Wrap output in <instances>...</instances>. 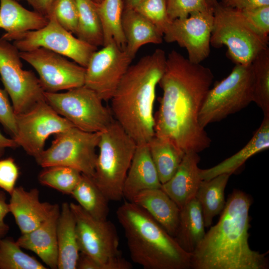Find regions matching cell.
<instances>
[{"instance_id": "60d3db41", "label": "cell", "mask_w": 269, "mask_h": 269, "mask_svg": "<svg viewBox=\"0 0 269 269\" xmlns=\"http://www.w3.org/2000/svg\"><path fill=\"white\" fill-rule=\"evenodd\" d=\"M0 123L12 136L16 133L15 114L5 90L0 89Z\"/></svg>"}, {"instance_id": "f6af8a7d", "label": "cell", "mask_w": 269, "mask_h": 269, "mask_svg": "<svg viewBox=\"0 0 269 269\" xmlns=\"http://www.w3.org/2000/svg\"><path fill=\"white\" fill-rule=\"evenodd\" d=\"M16 147H17V145L13 138H8L0 132V157L4 154L6 148Z\"/></svg>"}, {"instance_id": "c3c4849f", "label": "cell", "mask_w": 269, "mask_h": 269, "mask_svg": "<svg viewBox=\"0 0 269 269\" xmlns=\"http://www.w3.org/2000/svg\"><path fill=\"white\" fill-rule=\"evenodd\" d=\"M103 0H93L94 1H95L96 3H99L101 2Z\"/></svg>"}, {"instance_id": "8fae6325", "label": "cell", "mask_w": 269, "mask_h": 269, "mask_svg": "<svg viewBox=\"0 0 269 269\" xmlns=\"http://www.w3.org/2000/svg\"><path fill=\"white\" fill-rule=\"evenodd\" d=\"M16 133L13 137L17 146L36 158L44 149L49 136L74 127L59 115L45 101L36 103L28 111L15 115Z\"/></svg>"}, {"instance_id": "f35d334b", "label": "cell", "mask_w": 269, "mask_h": 269, "mask_svg": "<svg viewBox=\"0 0 269 269\" xmlns=\"http://www.w3.org/2000/svg\"><path fill=\"white\" fill-rule=\"evenodd\" d=\"M240 10L250 24L260 34L269 38V5Z\"/></svg>"}, {"instance_id": "ba28073f", "label": "cell", "mask_w": 269, "mask_h": 269, "mask_svg": "<svg viewBox=\"0 0 269 269\" xmlns=\"http://www.w3.org/2000/svg\"><path fill=\"white\" fill-rule=\"evenodd\" d=\"M48 104L75 127L99 133L114 120L111 110L93 90L83 85L64 93H44Z\"/></svg>"}, {"instance_id": "3957f363", "label": "cell", "mask_w": 269, "mask_h": 269, "mask_svg": "<svg viewBox=\"0 0 269 269\" xmlns=\"http://www.w3.org/2000/svg\"><path fill=\"white\" fill-rule=\"evenodd\" d=\"M165 51L156 49L130 65L110 99L113 117L137 144L154 135L156 88L163 74Z\"/></svg>"}, {"instance_id": "f907efd6", "label": "cell", "mask_w": 269, "mask_h": 269, "mask_svg": "<svg viewBox=\"0 0 269 269\" xmlns=\"http://www.w3.org/2000/svg\"></svg>"}, {"instance_id": "5b68a950", "label": "cell", "mask_w": 269, "mask_h": 269, "mask_svg": "<svg viewBox=\"0 0 269 269\" xmlns=\"http://www.w3.org/2000/svg\"><path fill=\"white\" fill-rule=\"evenodd\" d=\"M137 144L115 120L100 132L94 182L108 200L118 201Z\"/></svg>"}, {"instance_id": "4316f807", "label": "cell", "mask_w": 269, "mask_h": 269, "mask_svg": "<svg viewBox=\"0 0 269 269\" xmlns=\"http://www.w3.org/2000/svg\"><path fill=\"white\" fill-rule=\"evenodd\" d=\"M231 175L222 174L200 183L195 198L200 205L205 227L211 225L213 218L225 207V190Z\"/></svg>"}, {"instance_id": "ffe728a7", "label": "cell", "mask_w": 269, "mask_h": 269, "mask_svg": "<svg viewBox=\"0 0 269 269\" xmlns=\"http://www.w3.org/2000/svg\"><path fill=\"white\" fill-rule=\"evenodd\" d=\"M161 185L148 144H137L124 183L123 197L132 202L141 191L160 188Z\"/></svg>"}, {"instance_id": "8d00e7d4", "label": "cell", "mask_w": 269, "mask_h": 269, "mask_svg": "<svg viewBox=\"0 0 269 269\" xmlns=\"http://www.w3.org/2000/svg\"><path fill=\"white\" fill-rule=\"evenodd\" d=\"M166 3L168 16L171 21L186 17L193 12L213 9L207 0H166Z\"/></svg>"}, {"instance_id": "603a6c76", "label": "cell", "mask_w": 269, "mask_h": 269, "mask_svg": "<svg viewBox=\"0 0 269 269\" xmlns=\"http://www.w3.org/2000/svg\"><path fill=\"white\" fill-rule=\"evenodd\" d=\"M122 28L126 40L125 51L133 59L145 44L162 42L163 33L134 9L124 8Z\"/></svg>"}, {"instance_id": "d6986e66", "label": "cell", "mask_w": 269, "mask_h": 269, "mask_svg": "<svg viewBox=\"0 0 269 269\" xmlns=\"http://www.w3.org/2000/svg\"><path fill=\"white\" fill-rule=\"evenodd\" d=\"M200 159L197 152L185 153L174 175L161 185V188L180 209L195 198L202 180L198 167Z\"/></svg>"}, {"instance_id": "d4e9b609", "label": "cell", "mask_w": 269, "mask_h": 269, "mask_svg": "<svg viewBox=\"0 0 269 269\" xmlns=\"http://www.w3.org/2000/svg\"><path fill=\"white\" fill-rule=\"evenodd\" d=\"M58 269H76L79 257L76 220L70 204L61 206L57 224Z\"/></svg>"}, {"instance_id": "836d02e7", "label": "cell", "mask_w": 269, "mask_h": 269, "mask_svg": "<svg viewBox=\"0 0 269 269\" xmlns=\"http://www.w3.org/2000/svg\"><path fill=\"white\" fill-rule=\"evenodd\" d=\"M43 168L38 177L40 183L65 194L71 195L82 176L79 171L68 166L55 165Z\"/></svg>"}, {"instance_id": "ac0fdd59", "label": "cell", "mask_w": 269, "mask_h": 269, "mask_svg": "<svg viewBox=\"0 0 269 269\" xmlns=\"http://www.w3.org/2000/svg\"><path fill=\"white\" fill-rule=\"evenodd\" d=\"M60 207L55 204L47 219L33 230L21 235L16 241L22 248L34 253L52 269H58L57 224Z\"/></svg>"}, {"instance_id": "5bb4252c", "label": "cell", "mask_w": 269, "mask_h": 269, "mask_svg": "<svg viewBox=\"0 0 269 269\" xmlns=\"http://www.w3.org/2000/svg\"><path fill=\"white\" fill-rule=\"evenodd\" d=\"M69 204L76 220L80 252L100 262L121 256L119 238L113 223L93 217L78 204Z\"/></svg>"}, {"instance_id": "7a4b0ae2", "label": "cell", "mask_w": 269, "mask_h": 269, "mask_svg": "<svg viewBox=\"0 0 269 269\" xmlns=\"http://www.w3.org/2000/svg\"><path fill=\"white\" fill-rule=\"evenodd\" d=\"M250 196L234 189L217 223L210 228L191 255L194 269H267L266 255L249 244Z\"/></svg>"}, {"instance_id": "b9f144b4", "label": "cell", "mask_w": 269, "mask_h": 269, "mask_svg": "<svg viewBox=\"0 0 269 269\" xmlns=\"http://www.w3.org/2000/svg\"><path fill=\"white\" fill-rule=\"evenodd\" d=\"M224 6L245 10L269 5V0H223Z\"/></svg>"}, {"instance_id": "681fc988", "label": "cell", "mask_w": 269, "mask_h": 269, "mask_svg": "<svg viewBox=\"0 0 269 269\" xmlns=\"http://www.w3.org/2000/svg\"><path fill=\"white\" fill-rule=\"evenodd\" d=\"M16 0V1H20V0Z\"/></svg>"}, {"instance_id": "bcb514c9", "label": "cell", "mask_w": 269, "mask_h": 269, "mask_svg": "<svg viewBox=\"0 0 269 269\" xmlns=\"http://www.w3.org/2000/svg\"><path fill=\"white\" fill-rule=\"evenodd\" d=\"M143 0H123L124 8L134 9Z\"/></svg>"}, {"instance_id": "ee69618b", "label": "cell", "mask_w": 269, "mask_h": 269, "mask_svg": "<svg viewBox=\"0 0 269 269\" xmlns=\"http://www.w3.org/2000/svg\"><path fill=\"white\" fill-rule=\"evenodd\" d=\"M35 11L48 17L55 0H25Z\"/></svg>"}, {"instance_id": "44dd1931", "label": "cell", "mask_w": 269, "mask_h": 269, "mask_svg": "<svg viewBox=\"0 0 269 269\" xmlns=\"http://www.w3.org/2000/svg\"><path fill=\"white\" fill-rule=\"evenodd\" d=\"M48 21L47 17L27 9L15 0H0V28L6 32L1 39L13 41L21 34L42 28Z\"/></svg>"}, {"instance_id": "cb8c5ba5", "label": "cell", "mask_w": 269, "mask_h": 269, "mask_svg": "<svg viewBox=\"0 0 269 269\" xmlns=\"http://www.w3.org/2000/svg\"><path fill=\"white\" fill-rule=\"evenodd\" d=\"M269 147V116H264L259 128L239 151L214 166L200 169L201 179L209 180L222 174H232L253 155Z\"/></svg>"}, {"instance_id": "6da1fadb", "label": "cell", "mask_w": 269, "mask_h": 269, "mask_svg": "<svg viewBox=\"0 0 269 269\" xmlns=\"http://www.w3.org/2000/svg\"><path fill=\"white\" fill-rule=\"evenodd\" d=\"M213 78L210 68L171 51L159 83L163 93L154 115V135L169 139L184 153L209 147L211 140L199 115Z\"/></svg>"}, {"instance_id": "2e32d148", "label": "cell", "mask_w": 269, "mask_h": 269, "mask_svg": "<svg viewBox=\"0 0 269 269\" xmlns=\"http://www.w3.org/2000/svg\"><path fill=\"white\" fill-rule=\"evenodd\" d=\"M213 19V9L193 12L186 17L172 20L163 38L166 42H176L185 48L190 61L200 63L210 52Z\"/></svg>"}, {"instance_id": "d590c367", "label": "cell", "mask_w": 269, "mask_h": 269, "mask_svg": "<svg viewBox=\"0 0 269 269\" xmlns=\"http://www.w3.org/2000/svg\"><path fill=\"white\" fill-rule=\"evenodd\" d=\"M134 9L155 25L163 35L172 21L168 16L166 0H143Z\"/></svg>"}, {"instance_id": "7dc6e473", "label": "cell", "mask_w": 269, "mask_h": 269, "mask_svg": "<svg viewBox=\"0 0 269 269\" xmlns=\"http://www.w3.org/2000/svg\"><path fill=\"white\" fill-rule=\"evenodd\" d=\"M207 1L209 6L213 8L218 3L217 0H207Z\"/></svg>"}, {"instance_id": "1f68e13d", "label": "cell", "mask_w": 269, "mask_h": 269, "mask_svg": "<svg viewBox=\"0 0 269 269\" xmlns=\"http://www.w3.org/2000/svg\"><path fill=\"white\" fill-rule=\"evenodd\" d=\"M253 102L269 116V48L262 51L252 62Z\"/></svg>"}, {"instance_id": "7bdbcfd3", "label": "cell", "mask_w": 269, "mask_h": 269, "mask_svg": "<svg viewBox=\"0 0 269 269\" xmlns=\"http://www.w3.org/2000/svg\"><path fill=\"white\" fill-rule=\"evenodd\" d=\"M8 213V204L6 202L5 193L0 191V239L4 237L9 229L8 225L4 221Z\"/></svg>"}, {"instance_id": "52a82bcc", "label": "cell", "mask_w": 269, "mask_h": 269, "mask_svg": "<svg viewBox=\"0 0 269 269\" xmlns=\"http://www.w3.org/2000/svg\"><path fill=\"white\" fill-rule=\"evenodd\" d=\"M253 102L252 64H235L231 73L209 90L199 115L200 126L219 122Z\"/></svg>"}, {"instance_id": "4fadbf2b", "label": "cell", "mask_w": 269, "mask_h": 269, "mask_svg": "<svg viewBox=\"0 0 269 269\" xmlns=\"http://www.w3.org/2000/svg\"><path fill=\"white\" fill-rule=\"evenodd\" d=\"M21 59L37 72L45 92L57 93L84 85L86 68L44 48L19 51Z\"/></svg>"}, {"instance_id": "9a60e30c", "label": "cell", "mask_w": 269, "mask_h": 269, "mask_svg": "<svg viewBox=\"0 0 269 269\" xmlns=\"http://www.w3.org/2000/svg\"><path fill=\"white\" fill-rule=\"evenodd\" d=\"M133 59L115 42L95 51L86 66L84 86L110 101Z\"/></svg>"}, {"instance_id": "ab89813d", "label": "cell", "mask_w": 269, "mask_h": 269, "mask_svg": "<svg viewBox=\"0 0 269 269\" xmlns=\"http://www.w3.org/2000/svg\"><path fill=\"white\" fill-rule=\"evenodd\" d=\"M18 176V167L14 159L8 157L0 159V188L10 195L15 187Z\"/></svg>"}, {"instance_id": "e0dca14e", "label": "cell", "mask_w": 269, "mask_h": 269, "mask_svg": "<svg viewBox=\"0 0 269 269\" xmlns=\"http://www.w3.org/2000/svg\"><path fill=\"white\" fill-rule=\"evenodd\" d=\"M10 195L8 203L9 212L13 215L21 234L40 226L50 216L56 204L41 202L37 188L26 190L22 186L15 187Z\"/></svg>"}, {"instance_id": "83f0119b", "label": "cell", "mask_w": 269, "mask_h": 269, "mask_svg": "<svg viewBox=\"0 0 269 269\" xmlns=\"http://www.w3.org/2000/svg\"><path fill=\"white\" fill-rule=\"evenodd\" d=\"M147 144L160 181L162 184L174 175L185 153L169 139L155 135Z\"/></svg>"}, {"instance_id": "f1b7e54d", "label": "cell", "mask_w": 269, "mask_h": 269, "mask_svg": "<svg viewBox=\"0 0 269 269\" xmlns=\"http://www.w3.org/2000/svg\"><path fill=\"white\" fill-rule=\"evenodd\" d=\"M95 5L102 28L103 46L114 42L125 50L126 40L122 28L123 0H103L99 3L95 2Z\"/></svg>"}, {"instance_id": "e575fe53", "label": "cell", "mask_w": 269, "mask_h": 269, "mask_svg": "<svg viewBox=\"0 0 269 269\" xmlns=\"http://www.w3.org/2000/svg\"><path fill=\"white\" fill-rule=\"evenodd\" d=\"M53 17L67 30L75 35L78 12L75 0H55L48 16Z\"/></svg>"}, {"instance_id": "4dcf8cb0", "label": "cell", "mask_w": 269, "mask_h": 269, "mask_svg": "<svg viewBox=\"0 0 269 269\" xmlns=\"http://www.w3.org/2000/svg\"><path fill=\"white\" fill-rule=\"evenodd\" d=\"M78 12L75 35L98 48L103 46L104 38L100 19L93 0H75Z\"/></svg>"}, {"instance_id": "30bf717a", "label": "cell", "mask_w": 269, "mask_h": 269, "mask_svg": "<svg viewBox=\"0 0 269 269\" xmlns=\"http://www.w3.org/2000/svg\"><path fill=\"white\" fill-rule=\"evenodd\" d=\"M0 76L15 115L28 111L45 99L38 78L32 71L23 69L19 51L13 43L1 38Z\"/></svg>"}, {"instance_id": "74e56055", "label": "cell", "mask_w": 269, "mask_h": 269, "mask_svg": "<svg viewBox=\"0 0 269 269\" xmlns=\"http://www.w3.org/2000/svg\"><path fill=\"white\" fill-rule=\"evenodd\" d=\"M132 264L122 256L106 262H100L83 253L79 254L78 269H131Z\"/></svg>"}, {"instance_id": "8992f818", "label": "cell", "mask_w": 269, "mask_h": 269, "mask_svg": "<svg viewBox=\"0 0 269 269\" xmlns=\"http://www.w3.org/2000/svg\"><path fill=\"white\" fill-rule=\"evenodd\" d=\"M210 44L226 46L227 55L235 64L249 65L268 48L269 38L260 34L240 10L218 3L213 8Z\"/></svg>"}, {"instance_id": "7c38bea8", "label": "cell", "mask_w": 269, "mask_h": 269, "mask_svg": "<svg viewBox=\"0 0 269 269\" xmlns=\"http://www.w3.org/2000/svg\"><path fill=\"white\" fill-rule=\"evenodd\" d=\"M48 19V22L42 28L16 36L13 41V44L19 51L44 48L70 58L86 68L97 47L75 37L53 17L49 16Z\"/></svg>"}, {"instance_id": "d6a6232c", "label": "cell", "mask_w": 269, "mask_h": 269, "mask_svg": "<svg viewBox=\"0 0 269 269\" xmlns=\"http://www.w3.org/2000/svg\"><path fill=\"white\" fill-rule=\"evenodd\" d=\"M10 237L0 239V269H45L36 259L24 253Z\"/></svg>"}, {"instance_id": "9c48e42d", "label": "cell", "mask_w": 269, "mask_h": 269, "mask_svg": "<svg viewBox=\"0 0 269 269\" xmlns=\"http://www.w3.org/2000/svg\"><path fill=\"white\" fill-rule=\"evenodd\" d=\"M99 133L73 127L55 134L50 146L35 158L43 168L55 165L70 167L93 177L98 153Z\"/></svg>"}, {"instance_id": "f546056e", "label": "cell", "mask_w": 269, "mask_h": 269, "mask_svg": "<svg viewBox=\"0 0 269 269\" xmlns=\"http://www.w3.org/2000/svg\"><path fill=\"white\" fill-rule=\"evenodd\" d=\"M71 195L78 204L93 217L100 220L107 219L109 201L92 177L82 174L80 181Z\"/></svg>"}, {"instance_id": "484cf974", "label": "cell", "mask_w": 269, "mask_h": 269, "mask_svg": "<svg viewBox=\"0 0 269 269\" xmlns=\"http://www.w3.org/2000/svg\"><path fill=\"white\" fill-rule=\"evenodd\" d=\"M205 227L200 205L194 198L180 209L174 238L183 250L191 253L203 238Z\"/></svg>"}, {"instance_id": "7402d4cb", "label": "cell", "mask_w": 269, "mask_h": 269, "mask_svg": "<svg viewBox=\"0 0 269 269\" xmlns=\"http://www.w3.org/2000/svg\"><path fill=\"white\" fill-rule=\"evenodd\" d=\"M132 202L145 210L169 234L175 237L180 209L161 188L143 190L136 195Z\"/></svg>"}, {"instance_id": "277c9868", "label": "cell", "mask_w": 269, "mask_h": 269, "mask_svg": "<svg viewBox=\"0 0 269 269\" xmlns=\"http://www.w3.org/2000/svg\"><path fill=\"white\" fill-rule=\"evenodd\" d=\"M132 261L145 269H188L191 253L183 250L145 210L127 201L116 211Z\"/></svg>"}]
</instances>
